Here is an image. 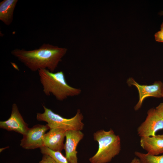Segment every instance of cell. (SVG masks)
Instances as JSON below:
<instances>
[{
	"label": "cell",
	"instance_id": "277c9868",
	"mask_svg": "<svg viewBox=\"0 0 163 163\" xmlns=\"http://www.w3.org/2000/svg\"><path fill=\"white\" fill-rule=\"evenodd\" d=\"M44 109L43 113H37L36 119L40 121H45L50 129L60 128L66 131L82 130L84 127L82 122L83 116L80 110H78L75 115L70 118H64L54 112L51 109L42 104Z\"/></svg>",
	"mask_w": 163,
	"mask_h": 163
},
{
	"label": "cell",
	"instance_id": "5bb4252c",
	"mask_svg": "<svg viewBox=\"0 0 163 163\" xmlns=\"http://www.w3.org/2000/svg\"><path fill=\"white\" fill-rule=\"evenodd\" d=\"M40 149L43 155H50L57 163H69L66 157L63 155L61 152L53 151L44 146H43Z\"/></svg>",
	"mask_w": 163,
	"mask_h": 163
},
{
	"label": "cell",
	"instance_id": "ba28073f",
	"mask_svg": "<svg viewBox=\"0 0 163 163\" xmlns=\"http://www.w3.org/2000/svg\"><path fill=\"white\" fill-rule=\"evenodd\" d=\"M0 128L8 131H14L23 135L26 133L29 129L16 103L12 104L9 118L5 121H0Z\"/></svg>",
	"mask_w": 163,
	"mask_h": 163
},
{
	"label": "cell",
	"instance_id": "e0dca14e",
	"mask_svg": "<svg viewBox=\"0 0 163 163\" xmlns=\"http://www.w3.org/2000/svg\"><path fill=\"white\" fill-rule=\"evenodd\" d=\"M155 108L158 114L163 118V103L160 104Z\"/></svg>",
	"mask_w": 163,
	"mask_h": 163
},
{
	"label": "cell",
	"instance_id": "6da1fadb",
	"mask_svg": "<svg viewBox=\"0 0 163 163\" xmlns=\"http://www.w3.org/2000/svg\"><path fill=\"white\" fill-rule=\"evenodd\" d=\"M67 49L49 43H44L38 48L26 50L15 49L11 54L32 72L46 69L54 72Z\"/></svg>",
	"mask_w": 163,
	"mask_h": 163
},
{
	"label": "cell",
	"instance_id": "52a82bcc",
	"mask_svg": "<svg viewBox=\"0 0 163 163\" xmlns=\"http://www.w3.org/2000/svg\"><path fill=\"white\" fill-rule=\"evenodd\" d=\"M127 83L129 86L133 85L136 87L138 91L139 100L134 107L135 110H137L141 108L144 100L147 97H162L163 83L161 81H155L151 85H141L132 78H130L127 79Z\"/></svg>",
	"mask_w": 163,
	"mask_h": 163
},
{
	"label": "cell",
	"instance_id": "ac0fdd59",
	"mask_svg": "<svg viewBox=\"0 0 163 163\" xmlns=\"http://www.w3.org/2000/svg\"><path fill=\"white\" fill-rule=\"evenodd\" d=\"M130 163H140V162L138 159L136 157H135L133 159Z\"/></svg>",
	"mask_w": 163,
	"mask_h": 163
},
{
	"label": "cell",
	"instance_id": "44dd1931",
	"mask_svg": "<svg viewBox=\"0 0 163 163\" xmlns=\"http://www.w3.org/2000/svg\"><path fill=\"white\" fill-rule=\"evenodd\" d=\"M162 97L163 98V86H162Z\"/></svg>",
	"mask_w": 163,
	"mask_h": 163
},
{
	"label": "cell",
	"instance_id": "4fadbf2b",
	"mask_svg": "<svg viewBox=\"0 0 163 163\" xmlns=\"http://www.w3.org/2000/svg\"><path fill=\"white\" fill-rule=\"evenodd\" d=\"M134 155L140 163H163V154L160 155H153L135 151Z\"/></svg>",
	"mask_w": 163,
	"mask_h": 163
},
{
	"label": "cell",
	"instance_id": "7a4b0ae2",
	"mask_svg": "<svg viewBox=\"0 0 163 163\" xmlns=\"http://www.w3.org/2000/svg\"><path fill=\"white\" fill-rule=\"evenodd\" d=\"M38 72L43 91L46 96L52 94L58 100L62 101L69 97L78 95L81 92L80 89L68 84L62 71L54 72L41 69Z\"/></svg>",
	"mask_w": 163,
	"mask_h": 163
},
{
	"label": "cell",
	"instance_id": "5b68a950",
	"mask_svg": "<svg viewBox=\"0 0 163 163\" xmlns=\"http://www.w3.org/2000/svg\"><path fill=\"white\" fill-rule=\"evenodd\" d=\"M50 128L46 125L37 124L29 128L21 140L20 146L26 149L40 148L43 146V138Z\"/></svg>",
	"mask_w": 163,
	"mask_h": 163
},
{
	"label": "cell",
	"instance_id": "8992f818",
	"mask_svg": "<svg viewBox=\"0 0 163 163\" xmlns=\"http://www.w3.org/2000/svg\"><path fill=\"white\" fill-rule=\"evenodd\" d=\"M163 129V118L155 108H152L147 111L145 120L138 127L137 131L140 138L154 136L158 131Z\"/></svg>",
	"mask_w": 163,
	"mask_h": 163
},
{
	"label": "cell",
	"instance_id": "8fae6325",
	"mask_svg": "<svg viewBox=\"0 0 163 163\" xmlns=\"http://www.w3.org/2000/svg\"><path fill=\"white\" fill-rule=\"evenodd\" d=\"M140 144L147 153L153 155L163 154V134L140 138Z\"/></svg>",
	"mask_w": 163,
	"mask_h": 163
},
{
	"label": "cell",
	"instance_id": "30bf717a",
	"mask_svg": "<svg viewBox=\"0 0 163 163\" xmlns=\"http://www.w3.org/2000/svg\"><path fill=\"white\" fill-rule=\"evenodd\" d=\"M66 131L60 128H52L44 135L43 146L55 151L61 152L64 149V141Z\"/></svg>",
	"mask_w": 163,
	"mask_h": 163
},
{
	"label": "cell",
	"instance_id": "3957f363",
	"mask_svg": "<svg viewBox=\"0 0 163 163\" xmlns=\"http://www.w3.org/2000/svg\"><path fill=\"white\" fill-rule=\"evenodd\" d=\"M93 139L98 142V148L96 153L89 158L91 163H108L121 151L120 137L111 129L97 131L93 134Z\"/></svg>",
	"mask_w": 163,
	"mask_h": 163
},
{
	"label": "cell",
	"instance_id": "9c48e42d",
	"mask_svg": "<svg viewBox=\"0 0 163 163\" xmlns=\"http://www.w3.org/2000/svg\"><path fill=\"white\" fill-rule=\"evenodd\" d=\"M84 136V134L81 131H66L64 149L65 151V157L69 163H78L77 147Z\"/></svg>",
	"mask_w": 163,
	"mask_h": 163
},
{
	"label": "cell",
	"instance_id": "d6986e66",
	"mask_svg": "<svg viewBox=\"0 0 163 163\" xmlns=\"http://www.w3.org/2000/svg\"><path fill=\"white\" fill-rule=\"evenodd\" d=\"M8 148V147H5L4 148H2V149H0V152H1L2 151L4 150L5 149H6L7 148Z\"/></svg>",
	"mask_w": 163,
	"mask_h": 163
},
{
	"label": "cell",
	"instance_id": "ffe728a7",
	"mask_svg": "<svg viewBox=\"0 0 163 163\" xmlns=\"http://www.w3.org/2000/svg\"><path fill=\"white\" fill-rule=\"evenodd\" d=\"M161 30H163V22L162 23L161 25Z\"/></svg>",
	"mask_w": 163,
	"mask_h": 163
},
{
	"label": "cell",
	"instance_id": "9a60e30c",
	"mask_svg": "<svg viewBox=\"0 0 163 163\" xmlns=\"http://www.w3.org/2000/svg\"><path fill=\"white\" fill-rule=\"evenodd\" d=\"M38 163H57L55 160L50 155L43 154L41 160Z\"/></svg>",
	"mask_w": 163,
	"mask_h": 163
},
{
	"label": "cell",
	"instance_id": "7c38bea8",
	"mask_svg": "<svg viewBox=\"0 0 163 163\" xmlns=\"http://www.w3.org/2000/svg\"><path fill=\"white\" fill-rule=\"evenodd\" d=\"M18 0H4L0 2V20L9 26L13 19V14Z\"/></svg>",
	"mask_w": 163,
	"mask_h": 163
},
{
	"label": "cell",
	"instance_id": "2e32d148",
	"mask_svg": "<svg viewBox=\"0 0 163 163\" xmlns=\"http://www.w3.org/2000/svg\"><path fill=\"white\" fill-rule=\"evenodd\" d=\"M155 37L156 41L163 43V30H161L156 33Z\"/></svg>",
	"mask_w": 163,
	"mask_h": 163
}]
</instances>
